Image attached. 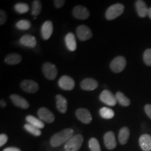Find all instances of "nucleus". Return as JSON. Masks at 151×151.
<instances>
[{
	"mask_svg": "<svg viewBox=\"0 0 151 151\" xmlns=\"http://www.w3.org/2000/svg\"><path fill=\"white\" fill-rule=\"evenodd\" d=\"M73 136V130L70 128L62 129L55 134L50 139V144L53 147L61 146L63 143H67Z\"/></svg>",
	"mask_w": 151,
	"mask_h": 151,
	"instance_id": "obj_1",
	"label": "nucleus"
},
{
	"mask_svg": "<svg viewBox=\"0 0 151 151\" xmlns=\"http://www.w3.org/2000/svg\"><path fill=\"white\" fill-rule=\"evenodd\" d=\"M124 6L122 4H115L111 6H109L106 11L105 17L106 20H113L118 18L123 14Z\"/></svg>",
	"mask_w": 151,
	"mask_h": 151,
	"instance_id": "obj_2",
	"label": "nucleus"
},
{
	"mask_svg": "<svg viewBox=\"0 0 151 151\" xmlns=\"http://www.w3.org/2000/svg\"><path fill=\"white\" fill-rule=\"evenodd\" d=\"M83 140V137L81 134L73 136L66 143L65 146V151H78L82 146Z\"/></svg>",
	"mask_w": 151,
	"mask_h": 151,
	"instance_id": "obj_3",
	"label": "nucleus"
},
{
	"mask_svg": "<svg viewBox=\"0 0 151 151\" xmlns=\"http://www.w3.org/2000/svg\"><path fill=\"white\" fill-rule=\"evenodd\" d=\"M42 71L45 77L50 81H53L58 76V69L56 66L50 62H45L43 65Z\"/></svg>",
	"mask_w": 151,
	"mask_h": 151,
	"instance_id": "obj_4",
	"label": "nucleus"
},
{
	"mask_svg": "<svg viewBox=\"0 0 151 151\" xmlns=\"http://www.w3.org/2000/svg\"><path fill=\"white\" fill-rule=\"evenodd\" d=\"M127 65V61L123 56H118L115 58L110 64L111 69L114 73H120L124 70Z\"/></svg>",
	"mask_w": 151,
	"mask_h": 151,
	"instance_id": "obj_5",
	"label": "nucleus"
},
{
	"mask_svg": "<svg viewBox=\"0 0 151 151\" xmlns=\"http://www.w3.org/2000/svg\"><path fill=\"white\" fill-rule=\"evenodd\" d=\"M99 99L101 102L111 106H114L117 104L116 96L109 90H104L100 94Z\"/></svg>",
	"mask_w": 151,
	"mask_h": 151,
	"instance_id": "obj_6",
	"label": "nucleus"
},
{
	"mask_svg": "<svg viewBox=\"0 0 151 151\" xmlns=\"http://www.w3.org/2000/svg\"><path fill=\"white\" fill-rule=\"evenodd\" d=\"M76 35L79 40L81 41H86L91 39L92 33L88 26L82 24L76 28Z\"/></svg>",
	"mask_w": 151,
	"mask_h": 151,
	"instance_id": "obj_7",
	"label": "nucleus"
},
{
	"mask_svg": "<svg viewBox=\"0 0 151 151\" xmlns=\"http://www.w3.org/2000/svg\"><path fill=\"white\" fill-rule=\"evenodd\" d=\"M20 88L24 92L28 93H36L39 90V84L32 80H23L20 83Z\"/></svg>",
	"mask_w": 151,
	"mask_h": 151,
	"instance_id": "obj_8",
	"label": "nucleus"
},
{
	"mask_svg": "<svg viewBox=\"0 0 151 151\" xmlns=\"http://www.w3.org/2000/svg\"><path fill=\"white\" fill-rule=\"evenodd\" d=\"M58 86L62 90H72L75 87V82L70 76L64 75L58 81Z\"/></svg>",
	"mask_w": 151,
	"mask_h": 151,
	"instance_id": "obj_9",
	"label": "nucleus"
},
{
	"mask_svg": "<svg viewBox=\"0 0 151 151\" xmlns=\"http://www.w3.org/2000/svg\"><path fill=\"white\" fill-rule=\"evenodd\" d=\"M76 116L81 122L84 124H89L92 120L91 113L87 109L80 108L77 109L76 111Z\"/></svg>",
	"mask_w": 151,
	"mask_h": 151,
	"instance_id": "obj_10",
	"label": "nucleus"
},
{
	"mask_svg": "<svg viewBox=\"0 0 151 151\" xmlns=\"http://www.w3.org/2000/svg\"><path fill=\"white\" fill-rule=\"evenodd\" d=\"M90 11L86 7L78 5L73 9V16L78 20H86L90 17Z\"/></svg>",
	"mask_w": 151,
	"mask_h": 151,
	"instance_id": "obj_11",
	"label": "nucleus"
},
{
	"mask_svg": "<svg viewBox=\"0 0 151 151\" xmlns=\"http://www.w3.org/2000/svg\"><path fill=\"white\" fill-rule=\"evenodd\" d=\"M38 116L39 117L40 120L52 123L55 120V116L51 111L45 107H41L38 110Z\"/></svg>",
	"mask_w": 151,
	"mask_h": 151,
	"instance_id": "obj_12",
	"label": "nucleus"
},
{
	"mask_svg": "<svg viewBox=\"0 0 151 151\" xmlns=\"http://www.w3.org/2000/svg\"><path fill=\"white\" fill-rule=\"evenodd\" d=\"M10 99L13 104L16 106L22 109H27L29 107V104L24 98L18 94H11Z\"/></svg>",
	"mask_w": 151,
	"mask_h": 151,
	"instance_id": "obj_13",
	"label": "nucleus"
},
{
	"mask_svg": "<svg viewBox=\"0 0 151 151\" xmlns=\"http://www.w3.org/2000/svg\"><path fill=\"white\" fill-rule=\"evenodd\" d=\"M104 141L105 146L109 150H113L117 146L116 137L113 132H107L104 136Z\"/></svg>",
	"mask_w": 151,
	"mask_h": 151,
	"instance_id": "obj_14",
	"label": "nucleus"
},
{
	"mask_svg": "<svg viewBox=\"0 0 151 151\" xmlns=\"http://www.w3.org/2000/svg\"><path fill=\"white\" fill-rule=\"evenodd\" d=\"M41 36L44 40H48L53 32V24L50 20H47L41 26Z\"/></svg>",
	"mask_w": 151,
	"mask_h": 151,
	"instance_id": "obj_15",
	"label": "nucleus"
},
{
	"mask_svg": "<svg viewBox=\"0 0 151 151\" xmlns=\"http://www.w3.org/2000/svg\"><path fill=\"white\" fill-rule=\"evenodd\" d=\"M98 87V82L93 78H86L81 83V88L86 91H92L97 89Z\"/></svg>",
	"mask_w": 151,
	"mask_h": 151,
	"instance_id": "obj_16",
	"label": "nucleus"
},
{
	"mask_svg": "<svg viewBox=\"0 0 151 151\" xmlns=\"http://www.w3.org/2000/svg\"><path fill=\"white\" fill-rule=\"evenodd\" d=\"M136 10L138 15L141 18H145L148 15L149 9L147 6L146 2L142 0H137L135 2Z\"/></svg>",
	"mask_w": 151,
	"mask_h": 151,
	"instance_id": "obj_17",
	"label": "nucleus"
},
{
	"mask_svg": "<svg viewBox=\"0 0 151 151\" xmlns=\"http://www.w3.org/2000/svg\"><path fill=\"white\" fill-rule=\"evenodd\" d=\"M20 43L22 46L27 48H34L37 46V39L32 35H26L22 36L20 39Z\"/></svg>",
	"mask_w": 151,
	"mask_h": 151,
	"instance_id": "obj_18",
	"label": "nucleus"
},
{
	"mask_svg": "<svg viewBox=\"0 0 151 151\" xmlns=\"http://www.w3.org/2000/svg\"><path fill=\"white\" fill-rule=\"evenodd\" d=\"M65 41L66 46L68 50L70 51H75L77 48V43L76 40L75 35L73 33L69 32L68 33L65 38Z\"/></svg>",
	"mask_w": 151,
	"mask_h": 151,
	"instance_id": "obj_19",
	"label": "nucleus"
},
{
	"mask_svg": "<svg viewBox=\"0 0 151 151\" xmlns=\"http://www.w3.org/2000/svg\"><path fill=\"white\" fill-rule=\"evenodd\" d=\"M56 106L58 110L62 113H65L67 111V101L61 94L56 95Z\"/></svg>",
	"mask_w": 151,
	"mask_h": 151,
	"instance_id": "obj_20",
	"label": "nucleus"
},
{
	"mask_svg": "<svg viewBox=\"0 0 151 151\" xmlns=\"http://www.w3.org/2000/svg\"><path fill=\"white\" fill-rule=\"evenodd\" d=\"M139 145L143 151L151 150V136L143 134L139 138Z\"/></svg>",
	"mask_w": 151,
	"mask_h": 151,
	"instance_id": "obj_21",
	"label": "nucleus"
},
{
	"mask_svg": "<svg viewBox=\"0 0 151 151\" xmlns=\"http://www.w3.org/2000/svg\"><path fill=\"white\" fill-rule=\"evenodd\" d=\"M129 134L130 132L128 127H124L120 129L118 134V141L120 144L124 145L127 143L128 140H129Z\"/></svg>",
	"mask_w": 151,
	"mask_h": 151,
	"instance_id": "obj_22",
	"label": "nucleus"
},
{
	"mask_svg": "<svg viewBox=\"0 0 151 151\" xmlns=\"http://www.w3.org/2000/svg\"><path fill=\"white\" fill-rule=\"evenodd\" d=\"M22 61V56L18 53H11L5 58L4 62L10 65H16Z\"/></svg>",
	"mask_w": 151,
	"mask_h": 151,
	"instance_id": "obj_23",
	"label": "nucleus"
},
{
	"mask_svg": "<svg viewBox=\"0 0 151 151\" xmlns=\"http://www.w3.org/2000/svg\"><path fill=\"white\" fill-rule=\"evenodd\" d=\"M26 121L31 125L35 126V127L39 128V129H43L44 127L45 124L41 120H39L32 116H27L26 117Z\"/></svg>",
	"mask_w": 151,
	"mask_h": 151,
	"instance_id": "obj_24",
	"label": "nucleus"
},
{
	"mask_svg": "<svg viewBox=\"0 0 151 151\" xmlns=\"http://www.w3.org/2000/svg\"><path fill=\"white\" fill-rule=\"evenodd\" d=\"M116 97L117 101L122 106H128L131 104L129 99L126 97L122 92H118L116 94Z\"/></svg>",
	"mask_w": 151,
	"mask_h": 151,
	"instance_id": "obj_25",
	"label": "nucleus"
},
{
	"mask_svg": "<svg viewBox=\"0 0 151 151\" xmlns=\"http://www.w3.org/2000/svg\"><path fill=\"white\" fill-rule=\"evenodd\" d=\"M100 116L104 119H111L115 116V113L112 109L107 108V107H103L99 110Z\"/></svg>",
	"mask_w": 151,
	"mask_h": 151,
	"instance_id": "obj_26",
	"label": "nucleus"
},
{
	"mask_svg": "<svg viewBox=\"0 0 151 151\" xmlns=\"http://www.w3.org/2000/svg\"><path fill=\"white\" fill-rule=\"evenodd\" d=\"M42 10V4L39 0H35L32 3V15L35 17H37L41 14Z\"/></svg>",
	"mask_w": 151,
	"mask_h": 151,
	"instance_id": "obj_27",
	"label": "nucleus"
},
{
	"mask_svg": "<svg viewBox=\"0 0 151 151\" xmlns=\"http://www.w3.org/2000/svg\"><path fill=\"white\" fill-rule=\"evenodd\" d=\"M14 9L17 13L22 14L28 12L29 10V7L28 4L25 3H17L14 6Z\"/></svg>",
	"mask_w": 151,
	"mask_h": 151,
	"instance_id": "obj_28",
	"label": "nucleus"
},
{
	"mask_svg": "<svg viewBox=\"0 0 151 151\" xmlns=\"http://www.w3.org/2000/svg\"><path fill=\"white\" fill-rule=\"evenodd\" d=\"M24 129L27 130L28 132L31 133L32 134L36 136V137H39V136H41V132L40 129L35 127V126L31 125V124H29V123L24 124Z\"/></svg>",
	"mask_w": 151,
	"mask_h": 151,
	"instance_id": "obj_29",
	"label": "nucleus"
},
{
	"mask_svg": "<svg viewBox=\"0 0 151 151\" xmlns=\"http://www.w3.org/2000/svg\"><path fill=\"white\" fill-rule=\"evenodd\" d=\"M31 22L27 20H21L17 22L16 26L20 30H27L31 27Z\"/></svg>",
	"mask_w": 151,
	"mask_h": 151,
	"instance_id": "obj_30",
	"label": "nucleus"
},
{
	"mask_svg": "<svg viewBox=\"0 0 151 151\" xmlns=\"http://www.w3.org/2000/svg\"><path fill=\"white\" fill-rule=\"evenodd\" d=\"M88 145H89V148L91 151H101L99 141L95 138H91L90 139Z\"/></svg>",
	"mask_w": 151,
	"mask_h": 151,
	"instance_id": "obj_31",
	"label": "nucleus"
},
{
	"mask_svg": "<svg viewBox=\"0 0 151 151\" xmlns=\"http://www.w3.org/2000/svg\"><path fill=\"white\" fill-rule=\"evenodd\" d=\"M143 61L147 66L150 67L151 66V48H148L145 50L143 53Z\"/></svg>",
	"mask_w": 151,
	"mask_h": 151,
	"instance_id": "obj_32",
	"label": "nucleus"
},
{
	"mask_svg": "<svg viewBox=\"0 0 151 151\" xmlns=\"http://www.w3.org/2000/svg\"><path fill=\"white\" fill-rule=\"evenodd\" d=\"M7 20V15L4 10L0 11V24L2 25Z\"/></svg>",
	"mask_w": 151,
	"mask_h": 151,
	"instance_id": "obj_33",
	"label": "nucleus"
},
{
	"mask_svg": "<svg viewBox=\"0 0 151 151\" xmlns=\"http://www.w3.org/2000/svg\"><path fill=\"white\" fill-rule=\"evenodd\" d=\"M8 141V137L5 134H1L0 135V146L2 147L4 145H5V143Z\"/></svg>",
	"mask_w": 151,
	"mask_h": 151,
	"instance_id": "obj_34",
	"label": "nucleus"
},
{
	"mask_svg": "<svg viewBox=\"0 0 151 151\" xmlns=\"http://www.w3.org/2000/svg\"><path fill=\"white\" fill-rule=\"evenodd\" d=\"M66 1L65 0H55L53 1L55 6L56 7L57 9H60L65 5Z\"/></svg>",
	"mask_w": 151,
	"mask_h": 151,
	"instance_id": "obj_35",
	"label": "nucleus"
},
{
	"mask_svg": "<svg viewBox=\"0 0 151 151\" xmlns=\"http://www.w3.org/2000/svg\"><path fill=\"white\" fill-rule=\"evenodd\" d=\"M144 110L147 116L151 119V104H146L145 106Z\"/></svg>",
	"mask_w": 151,
	"mask_h": 151,
	"instance_id": "obj_36",
	"label": "nucleus"
},
{
	"mask_svg": "<svg viewBox=\"0 0 151 151\" xmlns=\"http://www.w3.org/2000/svg\"><path fill=\"white\" fill-rule=\"evenodd\" d=\"M3 151H21L20 149L16 147H9V148H5Z\"/></svg>",
	"mask_w": 151,
	"mask_h": 151,
	"instance_id": "obj_37",
	"label": "nucleus"
},
{
	"mask_svg": "<svg viewBox=\"0 0 151 151\" xmlns=\"http://www.w3.org/2000/svg\"><path fill=\"white\" fill-rule=\"evenodd\" d=\"M0 104H1V107H5L6 105V103L4 99H1V102H0Z\"/></svg>",
	"mask_w": 151,
	"mask_h": 151,
	"instance_id": "obj_38",
	"label": "nucleus"
},
{
	"mask_svg": "<svg viewBox=\"0 0 151 151\" xmlns=\"http://www.w3.org/2000/svg\"><path fill=\"white\" fill-rule=\"evenodd\" d=\"M148 16H149V18L151 19V7L150 9H149V10H148Z\"/></svg>",
	"mask_w": 151,
	"mask_h": 151,
	"instance_id": "obj_39",
	"label": "nucleus"
}]
</instances>
